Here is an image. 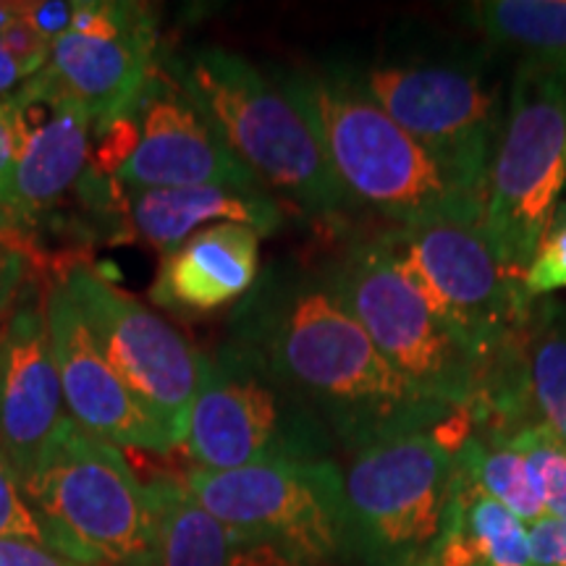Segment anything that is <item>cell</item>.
<instances>
[{
    "mask_svg": "<svg viewBox=\"0 0 566 566\" xmlns=\"http://www.w3.org/2000/svg\"><path fill=\"white\" fill-rule=\"evenodd\" d=\"M525 289L533 300L566 289V200L556 205L554 216L537 239L525 268Z\"/></svg>",
    "mask_w": 566,
    "mask_h": 566,
    "instance_id": "d4e9b609",
    "label": "cell"
},
{
    "mask_svg": "<svg viewBox=\"0 0 566 566\" xmlns=\"http://www.w3.org/2000/svg\"><path fill=\"white\" fill-rule=\"evenodd\" d=\"M0 566H84L30 541H0Z\"/></svg>",
    "mask_w": 566,
    "mask_h": 566,
    "instance_id": "4dcf8cb0",
    "label": "cell"
},
{
    "mask_svg": "<svg viewBox=\"0 0 566 566\" xmlns=\"http://www.w3.org/2000/svg\"><path fill=\"white\" fill-rule=\"evenodd\" d=\"M566 187V59L522 55L488 168L480 226L495 258L525 279Z\"/></svg>",
    "mask_w": 566,
    "mask_h": 566,
    "instance_id": "8992f818",
    "label": "cell"
},
{
    "mask_svg": "<svg viewBox=\"0 0 566 566\" xmlns=\"http://www.w3.org/2000/svg\"><path fill=\"white\" fill-rule=\"evenodd\" d=\"M45 530L48 548L84 566H158V522L150 491L116 446L71 417L21 480Z\"/></svg>",
    "mask_w": 566,
    "mask_h": 566,
    "instance_id": "277c9868",
    "label": "cell"
},
{
    "mask_svg": "<svg viewBox=\"0 0 566 566\" xmlns=\"http://www.w3.org/2000/svg\"><path fill=\"white\" fill-rule=\"evenodd\" d=\"M363 76L373 101L433 158L443 174L483 205L504 97L483 63L405 59L373 63Z\"/></svg>",
    "mask_w": 566,
    "mask_h": 566,
    "instance_id": "30bf717a",
    "label": "cell"
},
{
    "mask_svg": "<svg viewBox=\"0 0 566 566\" xmlns=\"http://www.w3.org/2000/svg\"><path fill=\"white\" fill-rule=\"evenodd\" d=\"M171 80L268 195L321 218L352 208L307 116L279 80L223 48L189 53L176 63Z\"/></svg>",
    "mask_w": 566,
    "mask_h": 566,
    "instance_id": "3957f363",
    "label": "cell"
},
{
    "mask_svg": "<svg viewBox=\"0 0 566 566\" xmlns=\"http://www.w3.org/2000/svg\"><path fill=\"white\" fill-rule=\"evenodd\" d=\"M9 101L0 103V221H3L6 197H9L11 176L19 158V134H17V124H13ZM0 229H3V223H0Z\"/></svg>",
    "mask_w": 566,
    "mask_h": 566,
    "instance_id": "f546056e",
    "label": "cell"
},
{
    "mask_svg": "<svg viewBox=\"0 0 566 566\" xmlns=\"http://www.w3.org/2000/svg\"><path fill=\"white\" fill-rule=\"evenodd\" d=\"M331 433L250 352H200L184 446L195 470L226 472L279 459H328Z\"/></svg>",
    "mask_w": 566,
    "mask_h": 566,
    "instance_id": "ba28073f",
    "label": "cell"
},
{
    "mask_svg": "<svg viewBox=\"0 0 566 566\" xmlns=\"http://www.w3.org/2000/svg\"><path fill=\"white\" fill-rule=\"evenodd\" d=\"M0 541H30L48 546L45 530L21 491L19 475L0 454Z\"/></svg>",
    "mask_w": 566,
    "mask_h": 566,
    "instance_id": "484cf974",
    "label": "cell"
},
{
    "mask_svg": "<svg viewBox=\"0 0 566 566\" xmlns=\"http://www.w3.org/2000/svg\"><path fill=\"white\" fill-rule=\"evenodd\" d=\"M396 271L451 336L483 365L527 321L535 300L525 279L499 263L480 216H438L384 233Z\"/></svg>",
    "mask_w": 566,
    "mask_h": 566,
    "instance_id": "52a82bcc",
    "label": "cell"
},
{
    "mask_svg": "<svg viewBox=\"0 0 566 566\" xmlns=\"http://www.w3.org/2000/svg\"><path fill=\"white\" fill-rule=\"evenodd\" d=\"M258 271V233L239 223H216L163 258L150 296L174 313H212L252 292Z\"/></svg>",
    "mask_w": 566,
    "mask_h": 566,
    "instance_id": "ac0fdd59",
    "label": "cell"
},
{
    "mask_svg": "<svg viewBox=\"0 0 566 566\" xmlns=\"http://www.w3.org/2000/svg\"><path fill=\"white\" fill-rule=\"evenodd\" d=\"M147 491L158 522V566H307L212 516L181 480H155Z\"/></svg>",
    "mask_w": 566,
    "mask_h": 566,
    "instance_id": "d6986e66",
    "label": "cell"
},
{
    "mask_svg": "<svg viewBox=\"0 0 566 566\" xmlns=\"http://www.w3.org/2000/svg\"><path fill=\"white\" fill-rule=\"evenodd\" d=\"M475 433L467 407L428 430L352 451L342 470L352 556L373 566H417L441 530L457 454Z\"/></svg>",
    "mask_w": 566,
    "mask_h": 566,
    "instance_id": "5b68a950",
    "label": "cell"
},
{
    "mask_svg": "<svg viewBox=\"0 0 566 566\" xmlns=\"http://www.w3.org/2000/svg\"><path fill=\"white\" fill-rule=\"evenodd\" d=\"M19 158L3 208V231H19L53 208L80 181L90 160V116L45 74H34L11 95Z\"/></svg>",
    "mask_w": 566,
    "mask_h": 566,
    "instance_id": "9a60e30c",
    "label": "cell"
},
{
    "mask_svg": "<svg viewBox=\"0 0 566 566\" xmlns=\"http://www.w3.org/2000/svg\"><path fill=\"white\" fill-rule=\"evenodd\" d=\"M80 3H69V0H42V3H19V13L38 30L42 38L53 45L61 34H66L74 24Z\"/></svg>",
    "mask_w": 566,
    "mask_h": 566,
    "instance_id": "83f0119b",
    "label": "cell"
},
{
    "mask_svg": "<svg viewBox=\"0 0 566 566\" xmlns=\"http://www.w3.org/2000/svg\"><path fill=\"white\" fill-rule=\"evenodd\" d=\"M17 9H19V3H0V30L9 24L13 13H17Z\"/></svg>",
    "mask_w": 566,
    "mask_h": 566,
    "instance_id": "d6a6232c",
    "label": "cell"
},
{
    "mask_svg": "<svg viewBox=\"0 0 566 566\" xmlns=\"http://www.w3.org/2000/svg\"><path fill=\"white\" fill-rule=\"evenodd\" d=\"M527 459L551 520L566 525V441L546 424H530L506 438Z\"/></svg>",
    "mask_w": 566,
    "mask_h": 566,
    "instance_id": "cb8c5ba5",
    "label": "cell"
},
{
    "mask_svg": "<svg viewBox=\"0 0 566 566\" xmlns=\"http://www.w3.org/2000/svg\"><path fill=\"white\" fill-rule=\"evenodd\" d=\"M61 286L137 405L176 446L184 443L200 378V352L174 325L87 265H69Z\"/></svg>",
    "mask_w": 566,
    "mask_h": 566,
    "instance_id": "7c38bea8",
    "label": "cell"
},
{
    "mask_svg": "<svg viewBox=\"0 0 566 566\" xmlns=\"http://www.w3.org/2000/svg\"><path fill=\"white\" fill-rule=\"evenodd\" d=\"M454 464L480 491L504 504L525 525H535L548 516L541 491H537L533 467L506 438L472 433L457 454Z\"/></svg>",
    "mask_w": 566,
    "mask_h": 566,
    "instance_id": "603a6c76",
    "label": "cell"
},
{
    "mask_svg": "<svg viewBox=\"0 0 566 566\" xmlns=\"http://www.w3.org/2000/svg\"><path fill=\"white\" fill-rule=\"evenodd\" d=\"M63 407L45 302L21 304L0 328V454L19 483L69 417Z\"/></svg>",
    "mask_w": 566,
    "mask_h": 566,
    "instance_id": "e0dca14e",
    "label": "cell"
},
{
    "mask_svg": "<svg viewBox=\"0 0 566 566\" xmlns=\"http://www.w3.org/2000/svg\"><path fill=\"white\" fill-rule=\"evenodd\" d=\"M231 342L250 352L349 454L428 430L454 412L394 370L323 275L265 273L239 304Z\"/></svg>",
    "mask_w": 566,
    "mask_h": 566,
    "instance_id": "6da1fadb",
    "label": "cell"
},
{
    "mask_svg": "<svg viewBox=\"0 0 566 566\" xmlns=\"http://www.w3.org/2000/svg\"><path fill=\"white\" fill-rule=\"evenodd\" d=\"M417 566H535L527 525L464 472L451 475L449 501L433 546Z\"/></svg>",
    "mask_w": 566,
    "mask_h": 566,
    "instance_id": "ffe728a7",
    "label": "cell"
},
{
    "mask_svg": "<svg viewBox=\"0 0 566 566\" xmlns=\"http://www.w3.org/2000/svg\"><path fill=\"white\" fill-rule=\"evenodd\" d=\"M462 13L472 30L520 59H566V0H483Z\"/></svg>",
    "mask_w": 566,
    "mask_h": 566,
    "instance_id": "7402d4cb",
    "label": "cell"
},
{
    "mask_svg": "<svg viewBox=\"0 0 566 566\" xmlns=\"http://www.w3.org/2000/svg\"><path fill=\"white\" fill-rule=\"evenodd\" d=\"M11 250H17V247H13V244L9 242V233L0 229V260H3L6 254H9Z\"/></svg>",
    "mask_w": 566,
    "mask_h": 566,
    "instance_id": "836d02e7",
    "label": "cell"
},
{
    "mask_svg": "<svg viewBox=\"0 0 566 566\" xmlns=\"http://www.w3.org/2000/svg\"><path fill=\"white\" fill-rule=\"evenodd\" d=\"M323 279L417 391L454 409L472 405L483 384V365L396 271L384 233L354 242Z\"/></svg>",
    "mask_w": 566,
    "mask_h": 566,
    "instance_id": "9c48e42d",
    "label": "cell"
},
{
    "mask_svg": "<svg viewBox=\"0 0 566 566\" xmlns=\"http://www.w3.org/2000/svg\"><path fill=\"white\" fill-rule=\"evenodd\" d=\"M45 315L61 375L63 405L71 420L111 446L155 454L176 449L171 436L137 405L129 388L113 373L61 281L53 283L45 296Z\"/></svg>",
    "mask_w": 566,
    "mask_h": 566,
    "instance_id": "2e32d148",
    "label": "cell"
},
{
    "mask_svg": "<svg viewBox=\"0 0 566 566\" xmlns=\"http://www.w3.org/2000/svg\"><path fill=\"white\" fill-rule=\"evenodd\" d=\"M155 13L142 3H80L74 24L53 40L42 74L87 113L92 126L126 116L153 76Z\"/></svg>",
    "mask_w": 566,
    "mask_h": 566,
    "instance_id": "4fadbf2b",
    "label": "cell"
},
{
    "mask_svg": "<svg viewBox=\"0 0 566 566\" xmlns=\"http://www.w3.org/2000/svg\"><path fill=\"white\" fill-rule=\"evenodd\" d=\"M283 208L273 195H250L223 187L142 189L132 197V221L155 250L171 254L210 221L239 223L258 237H271L283 226Z\"/></svg>",
    "mask_w": 566,
    "mask_h": 566,
    "instance_id": "44dd1931",
    "label": "cell"
},
{
    "mask_svg": "<svg viewBox=\"0 0 566 566\" xmlns=\"http://www.w3.org/2000/svg\"><path fill=\"white\" fill-rule=\"evenodd\" d=\"M300 105L325 158L354 205L384 212L396 226L438 216H483L443 168L373 101L363 76L342 69L275 76Z\"/></svg>",
    "mask_w": 566,
    "mask_h": 566,
    "instance_id": "7a4b0ae2",
    "label": "cell"
},
{
    "mask_svg": "<svg viewBox=\"0 0 566 566\" xmlns=\"http://www.w3.org/2000/svg\"><path fill=\"white\" fill-rule=\"evenodd\" d=\"M134 118L139 126L137 147L113 176L124 187L134 192L176 187L265 192L263 184L226 147L212 124L184 97L171 76L168 82L150 76L139 103L134 105Z\"/></svg>",
    "mask_w": 566,
    "mask_h": 566,
    "instance_id": "5bb4252c",
    "label": "cell"
},
{
    "mask_svg": "<svg viewBox=\"0 0 566 566\" xmlns=\"http://www.w3.org/2000/svg\"><path fill=\"white\" fill-rule=\"evenodd\" d=\"M530 551L535 566H566V525L558 520H546L527 525Z\"/></svg>",
    "mask_w": 566,
    "mask_h": 566,
    "instance_id": "f1b7e54d",
    "label": "cell"
},
{
    "mask_svg": "<svg viewBox=\"0 0 566 566\" xmlns=\"http://www.w3.org/2000/svg\"><path fill=\"white\" fill-rule=\"evenodd\" d=\"M0 42H3V48L9 51L11 59L19 63V69L24 71L27 80L40 74V71L48 66V59H51V42L42 38L30 21L21 17L19 9L11 17L9 24L0 30Z\"/></svg>",
    "mask_w": 566,
    "mask_h": 566,
    "instance_id": "4316f807",
    "label": "cell"
},
{
    "mask_svg": "<svg viewBox=\"0 0 566 566\" xmlns=\"http://www.w3.org/2000/svg\"><path fill=\"white\" fill-rule=\"evenodd\" d=\"M24 82V71L19 69V63L11 59L9 51L3 48V42H0V101H9L11 95H17Z\"/></svg>",
    "mask_w": 566,
    "mask_h": 566,
    "instance_id": "1f68e13d",
    "label": "cell"
},
{
    "mask_svg": "<svg viewBox=\"0 0 566 566\" xmlns=\"http://www.w3.org/2000/svg\"><path fill=\"white\" fill-rule=\"evenodd\" d=\"M184 485L226 525L271 541L307 566L352 556L342 467L331 459L192 470Z\"/></svg>",
    "mask_w": 566,
    "mask_h": 566,
    "instance_id": "8fae6325",
    "label": "cell"
}]
</instances>
